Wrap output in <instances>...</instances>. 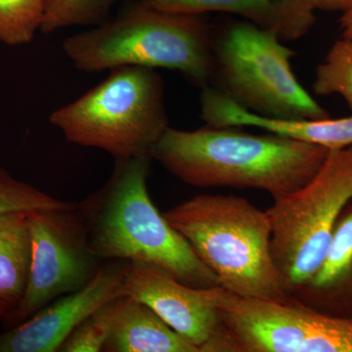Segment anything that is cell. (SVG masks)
<instances>
[{
  "label": "cell",
  "instance_id": "cell-1",
  "mask_svg": "<svg viewBox=\"0 0 352 352\" xmlns=\"http://www.w3.org/2000/svg\"><path fill=\"white\" fill-rule=\"evenodd\" d=\"M329 149L267 132L206 126L196 131L168 127L153 150L178 179L201 188L232 187L267 192L274 200L307 184Z\"/></svg>",
  "mask_w": 352,
  "mask_h": 352
},
{
  "label": "cell",
  "instance_id": "cell-2",
  "mask_svg": "<svg viewBox=\"0 0 352 352\" xmlns=\"http://www.w3.org/2000/svg\"><path fill=\"white\" fill-rule=\"evenodd\" d=\"M152 161L116 159L105 184L76 203L90 252L100 261L151 264L195 288L219 287L217 276L153 204Z\"/></svg>",
  "mask_w": 352,
  "mask_h": 352
},
{
  "label": "cell",
  "instance_id": "cell-3",
  "mask_svg": "<svg viewBox=\"0 0 352 352\" xmlns=\"http://www.w3.org/2000/svg\"><path fill=\"white\" fill-rule=\"evenodd\" d=\"M214 29L208 15L166 12L131 0L102 24L65 39L62 48L85 73L124 66L168 69L203 88L212 80Z\"/></svg>",
  "mask_w": 352,
  "mask_h": 352
},
{
  "label": "cell",
  "instance_id": "cell-4",
  "mask_svg": "<svg viewBox=\"0 0 352 352\" xmlns=\"http://www.w3.org/2000/svg\"><path fill=\"white\" fill-rule=\"evenodd\" d=\"M163 214L220 287L241 298L289 302L272 258L266 210L241 197L203 194Z\"/></svg>",
  "mask_w": 352,
  "mask_h": 352
},
{
  "label": "cell",
  "instance_id": "cell-5",
  "mask_svg": "<svg viewBox=\"0 0 352 352\" xmlns=\"http://www.w3.org/2000/svg\"><path fill=\"white\" fill-rule=\"evenodd\" d=\"M50 124L72 144L113 159L151 157L168 126L163 76L156 69L124 66L76 100L51 113Z\"/></svg>",
  "mask_w": 352,
  "mask_h": 352
},
{
  "label": "cell",
  "instance_id": "cell-6",
  "mask_svg": "<svg viewBox=\"0 0 352 352\" xmlns=\"http://www.w3.org/2000/svg\"><path fill=\"white\" fill-rule=\"evenodd\" d=\"M295 51L273 32L245 20L214 25L210 85L249 112L276 120L330 117L292 69Z\"/></svg>",
  "mask_w": 352,
  "mask_h": 352
},
{
  "label": "cell",
  "instance_id": "cell-7",
  "mask_svg": "<svg viewBox=\"0 0 352 352\" xmlns=\"http://www.w3.org/2000/svg\"><path fill=\"white\" fill-rule=\"evenodd\" d=\"M352 199V146L329 150L316 175L268 208L271 252L289 298L325 256L342 210Z\"/></svg>",
  "mask_w": 352,
  "mask_h": 352
},
{
  "label": "cell",
  "instance_id": "cell-8",
  "mask_svg": "<svg viewBox=\"0 0 352 352\" xmlns=\"http://www.w3.org/2000/svg\"><path fill=\"white\" fill-rule=\"evenodd\" d=\"M219 314L232 352H352V318L291 298H241L221 287Z\"/></svg>",
  "mask_w": 352,
  "mask_h": 352
},
{
  "label": "cell",
  "instance_id": "cell-9",
  "mask_svg": "<svg viewBox=\"0 0 352 352\" xmlns=\"http://www.w3.org/2000/svg\"><path fill=\"white\" fill-rule=\"evenodd\" d=\"M32 259L24 298L7 328L32 316L48 303L89 283L102 264L88 247L76 203L29 210Z\"/></svg>",
  "mask_w": 352,
  "mask_h": 352
},
{
  "label": "cell",
  "instance_id": "cell-10",
  "mask_svg": "<svg viewBox=\"0 0 352 352\" xmlns=\"http://www.w3.org/2000/svg\"><path fill=\"white\" fill-rule=\"evenodd\" d=\"M220 289L195 288L151 264L127 263L124 295L148 305L199 352H232L219 314Z\"/></svg>",
  "mask_w": 352,
  "mask_h": 352
},
{
  "label": "cell",
  "instance_id": "cell-11",
  "mask_svg": "<svg viewBox=\"0 0 352 352\" xmlns=\"http://www.w3.org/2000/svg\"><path fill=\"white\" fill-rule=\"evenodd\" d=\"M104 263L83 288L60 296L27 320L0 333V352H58L78 324L106 302L124 295L129 261Z\"/></svg>",
  "mask_w": 352,
  "mask_h": 352
},
{
  "label": "cell",
  "instance_id": "cell-12",
  "mask_svg": "<svg viewBox=\"0 0 352 352\" xmlns=\"http://www.w3.org/2000/svg\"><path fill=\"white\" fill-rule=\"evenodd\" d=\"M201 118L206 126H254L327 149L352 146V116L342 119L276 120L249 112L212 85L201 88Z\"/></svg>",
  "mask_w": 352,
  "mask_h": 352
},
{
  "label": "cell",
  "instance_id": "cell-13",
  "mask_svg": "<svg viewBox=\"0 0 352 352\" xmlns=\"http://www.w3.org/2000/svg\"><path fill=\"white\" fill-rule=\"evenodd\" d=\"M159 10L190 15L226 13L276 34L283 41L307 36L316 23L308 0H142Z\"/></svg>",
  "mask_w": 352,
  "mask_h": 352
},
{
  "label": "cell",
  "instance_id": "cell-14",
  "mask_svg": "<svg viewBox=\"0 0 352 352\" xmlns=\"http://www.w3.org/2000/svg\"><path fill=\"white\" fill-rule=\"evenodd\" d=\"M108 337L103 352H199L142 302L127 295L98 308Z\"/></svg>",
  "mask_w": 352,
  "mask_h": 352
},
{
  "label": "cell",
  "instance_id": "cell-15",
  "mask_svg": "<svg viewBox=\"0 0 352 352\" xmlns=\"http://www.w3.org/2000/svg\"><path fill=\"white\" fill-rule=\"evenodd\" d=\"M289 298L322 314L352 318V199L340 214L318 270Z\"/></svg>",
  "mask_w": 352,
  "mask_h": 352
},
{
  "label": "cell",
  "instance_id": "cell-16",
  "mask_svg": "<svg viewBox=\"0 0 352 352\" xmlns=\"http://www.w3.org/2000/svg\"><path fill=\"white\" fill-rule=\"evenodd\" d=\"M31 259L29 210L0 214V321L4 324L23 302Z\"/></svg>",
  "mask_w": 352,
  "mask_h": 352
},
{
  "label": "cell",
  "instance_id": "cell-17",
  "mask_svg": "<svg viewBox=\"0 0 352 352\" xmlns=\"http://www.w3.org/2000/svg\"><path fill=\"white\" fill-rule=\"evenodd\" d=\"M131 0H45L41 32L50 34L74 27L92 28L113 15V9Z\"/></svg>",
  "mask_w": 352,
  "mask_h": 352
},
{
  "label": "cell",
  "instance_id": "cell-18",
  "mask_svg": "<svg viewBox=\"0 0 352 352\" xmlns=\"http://www.w3.org/2000/svg\"><path fill=\"white\" fill-rule=\"evenodd\" d=\"M315 94L320 96L339 95L352 110V39L342 38L329 50L316 69Z\"/></svg>",
  "mask_w": 352,
  "mask_h": 352
},
{
  "label": "cell",
  "instance_id": "cell-19",
  "mask_svg": "<svg viewBox=\"0 0 352 352\" xmlns=\"http://www.w3.org/2000/svg\"><path fill=\"white\" fill-rule=\"evenodd\" d=\"M45 0H0V41L9 46L32 43L41 32Z\"/></svg>",
  "mask_w": 352,
  "mask_h": 352
},
{
  "label": "cell",
  "instance_id": "cell-20",
  "mask_svg": "<svg viewBox=\"0 0 352 352\" xmlns=\"http://www.w3.org/2000/svg\"><path fill=\"white\" fill-rule=\"evenodd\" d=\"M69 201H64L48 195L28 183L19 182L6 170L0 168V214L39 208H64Z\"/></svg>",
  "mask_w": 352,
  "mask_h": 352
},
{
  "label": "cell",
  "instance_id": "cell-21",
  "mask_svg": "<svg viewBox=\"0 0 352 352\" xmlns=\"http://www.w3.org/2000/svg\"><path fill=\"white\" fill-rule=\"evenodd\" d=\"M97 310L72 331L58 352H103L108 331Z\"/></svg>",
  "mask_w": 352,
  "mask_h": 352
},
{
  "label": "cell",
  "instance_id": "cell-22",
  "mask_svg": "<svg viewBox=\"0 0 352 352\" xmlns=\"http://www.w3.org/2000/svg\"><path fill=\"white\" fill-rule=\"evenodd\" d=\"M315 10L346 12L352 7V0H308Z\"/></svg>",
  "mask_w": 352,
  "mask_h": 352
},
{
  "label": "cell",
  "instance_id": "cell-23",
  "mask_svg": "<svg viewBox=\"0 0 352 352\" xmlns=\"http://www.w3.org/2000/svg\"><path fill=\"white\" fill-rule=\"evenodd\" d=\"M340 27L342 38L352 39V7L340 16Z\"/></svg>",
  "mask_w": 352,
  "mask_h": 352
}]
</instances>
